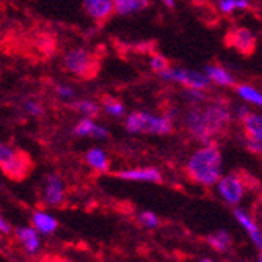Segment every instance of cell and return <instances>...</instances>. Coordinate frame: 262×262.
Returning a JSON list of instances; mask_svg holds the SVG:
<instances>
[{
  "label": "cell",
  "instance_id": "27",
  "mask_svg": "<svg viewBox=\"0 0 262 262\" xmlns=\"http://www.w3.org/2000/svg\"><path fill=\"white\" fill-rule=\"evenodd\" d=\"M54 94L57 96V99H60L63 102H71V101H76L77 99V91H76V88L71 85V83H66V82L55 83Z\"/></svg>",
  "mask_w": 262,
  "mask_h": 262
},
{
  "label": "cell",
  "instance_id": "25",
  "mask_svg": "<svg viewBox=\"0 0 262 262\" xmlns=\"http://www.w3.org/2000/svg\"><path fill=\"white\" fill-rule=\"evenodd\" d=\"M179 94H181V99L185 102L187 107L201 105L210 99L207 90H198V88H181Z\"/></svg>",
  "mask_w": 262,
  "mask_h": 262
},
{
  "label": "cell",
  "instance_id": "22",
  "mask_svg": "<svg viewBox=\"0 0 262 262\" xmlns=\"http://www.w3.org/2000/svg\"><path fill=\"white\" fill-rule=\"evenodd\" d=\"M102 105V112L113 118V120H123L127 115V108L124 105V102L121 99H116V98H112V96H105L101 102Z\"/></svg>",
  "mask_w": 262,
  "mask_h": 262
},
{
  "label": "cell",
  "instance_id": "21",
  "mask_svg": "<svg viewBox=\"0 0 262 262\" xmlns=\"http://www.w3.org/2000/svg\"><path fill=\"white\" fill-rule=\"evenodd\" d=\"M206 242L212 250H215L219 253H228L232 248V235L225 229H219L209 234L206 237Z\"/></svg>",
  "mask_w": 262,
  "mask_h": 262
},
{
  "label": "cell",
  "instance_id": "37",
  "mask_svg": "<svg viewBox=\"0 0 262 262\" xmlns=\"http://www.w3.org/2000/svg\"><path fill=\"white\" fill-rule=\"evenodd\" d=\"M257 262H262V260H260V259H259V260H257Z\"/></svg>",
  "mask_w": 262,
  "mask_h": 262
},
{
  "label": "cell",
  "instance_id": "6",
  "mask_svg": "<svg viewBox=\"0 0 262 262\" xmlns=\"http://www.w3.org/2000/svg\"><path fill=\"white\" fill-rule=\"evenodd\" d=\"M247 190H248V182L239 173L223 174L215 185L217 195L228 206H237L239 203H242V200L247 195Z\"/></svg>",
  "mask_w": 262,
  "mask_h": 262
},
{
  "label": "cell",
  "instance_id": "30",
  "mask_svg": "<svg viewBox=\"0 0 262 262\" xmlns=\"http://www.w3.org/2000/svg\"><path fill=\"white\" fill-rule=\"evenodd\" d=\"M253 107H250L248 104H245V102H239V104H235V105H232V110H234V118H235V120L237 121H241L242 120V118L251 110Z\"/></svg>",
  "mask_w": 262,
  "mask_h": 262
},
{
  "label": "cell",
  "instance_id": "34",
  "mask_svg": "<svg viewBox=\"0 0 262 262\" xmlns=\"http://www.w3.org/2000/svg\"><path fill=\"white\" fill-rule=\"evenodd\" d=\"M200 262H217V260H213V259H201Z\"/></svg>",
  "mask_w": 262,
  "mask_h": 262
},
{
  "label": "cell",
  "instance_id": "31",
  "mask_svg": "<svg viewBox=\"0 0 262 262\" xmlns=\"http://www.w3.org/2000/svg\"><path fill=\"white\" fill-rule=\"evenodd\" d=\"M0 232H2V235H8V234H11V232H13L11 223H10L5 217L0 219Z\"/></svg>",
  "mask_w": 262,
  "mask_h": 262
},
{
  "label": "cell",
  "instance_id": "3",
  "mask_svg": "<svg viewBox=\"0 0 262 262\" xmlns=\"http://www.w3.org/2000/svg\"><path fill=\"white\" fill-rule=\"evenodd\" d=\"M0 168L11 181H24L33 168V162L27 152L17 149L10 143L0 145Z\"/></svg>",
  "mask_w": 262,
  "mask_h": 262
},
{
  "label": "cell",
  "instance_id": "33",
  "mask_svg": "<svg viewBox=\"0 0 262 262\" xmlns=\"http://www.w3.org/2000/svg\"><path fill=\"white\" fill-rule=\"evenodd\" d=\"M55 262H73V260H69V259H55Z\"/></svg>",
  "mask_w": 262,
  "mask_h": 262
},
{
  "label": "cell",
  "instance_id": "38",
  "mask_svg": "<svg viewBox=\"0 0 262 262\" xmlns=\"http://www.w3.org/2000/svg\"><path fill=\"white\" fill-rule=\"evenodd\" d=\"M213 2H217V0H213Z\"/></svg>",
  "mask_w": 262,
  "mask_h": 262
},
{
  "label": "cell",
  "instance_id": "11",
  "mask_svg": "<svg viewBox=\"0 0 262 262\" xmlns=\"http://www.w3.org/2000/svg\"><path fill=\"white\" fill-rule=\"evenodd\" d=\"M82 8L93 22L102 24L115 14V0H82Z\"/></svg>",
  "mask_w": 262,
  "mask_h": 262
},
{
  "label": "cell",
  "instance_id": "5",
  "mask_svg": "<svg viewBox=\"0 0 262 262\" xmlns=\"http://www.w3.org/2000/svg\"><path fill=\"white\" fill-rule=\"evenodd\" d=\"M163 82L174 83L181 88H198V90H209L212 82L206 76L203 69H193L185 66H168L160 74H157Z\"/></svg>",
  "mask_w": 262,
  "mask_h": 262
},
{
  "label": "cell",
  "instance_id": "12",
  "mask_svg": "<svg viewBox=\"0 0 262 262\" xmlns=\"http://www.w3.org/2000/svg\"><path fill=\"white\" fill-rule=\"evenodd\" d=\"M232 215L234 219L237 220L244 231L248 234V237L251 239V242L260 250L262 248V228L256 223V220L253 219L251 213L247 210V209H242V207H235L232 210Z\"/></svg>",
  "mask_w": 262,
  "mask_h": 262
},
{
  "label": "cell",
  "instance_id": "16",
  "mask_svg": "<svg viewBox=\"0 0 262 262\" xmlns=\"http://www.w3.org/2000/svg\"><path fill=\"white\" fill-rule=\"evenodd\" d=\"M234 93H235V96L239 98V101L248 104L250 107L259 108V110L262 108V90L259 86L242 82L234 86Z\"/></svg>",
  "mask_w": 262,
  "mask_h": 262
},
{
  "label": "cell",
  "instance_id": "4",
  "mask_svg": "<svg viewBox=\"0 0 262 262\" xmlns=\"http://www.w3.org/2000/svg\"><path fill=\"white\" fill-rule=\"evenodd\" d=\"M63 68L71 76L77 79H93V76L99 69V63L94 52H91L86 47L79 46L64 52Z\"/></svg>",
  "mask_w": 262,
  "mask_h": 262
},
{
  "label": "cell",
  "instance_id": "36",
  "mask_svg": "<svg viewBox=\"0 0 262 262\" xmlns=\"http://www.w3.org/2000/svg\"><path fill=\"white\" fill-rule=\"evenodd\" d=\"M259 259L262 260V248H260V256H259Z\"/></svg>",
  "mask_w": 262,
  "mask_h": 262
},
{
  "label": "cell",
  "instance_id": "28",
  "mask_svg": "<svg viewBox=\"0 0 262 262\" xmlns=\"http://www.w3.org/2000/svg\"><path fill=\"white\" fill-rule=\"evenodd\" d=\"M137 220H138V223L143 228H148V229H156L159 226V223H160L159 217L156 215L154 212H151V210H141V212H138Z\"/></svg>",
  "mask_w": 262,
  "mask_h": 262
},
{
  "label": "cell",
  "instance_id": "2",
  "mask_svg": "<svg viewBox=\"0 0 262 262\" xmlns=\"http://www.w3.org/2000/svg\"><path fill=\"white\" fill-rule=\"evenodd\" d=\"M184 170L193 184L209 188L215 187L223 173V154L215 143H201L188 154Z\"/></svg>",
  "mask_w": 262,
  "mask_h": 262
},
{
  "label": "cell",
  "instance_id": "10",
  "mask_svg": "<svg viewBox=\"0 0 262 262\" xmlns=\"http://www.w3.org/2000/svg\"><path fill=\"white\" fill-rule=\"evenodd\" d=\"M73 134L79 138H94L99 141H104L110 137V132L104 124L98 123L94 118H86V116H82L74 124Z\"/></svg>",
  "mask_w": 262,
  "mask_h": 262
},
{
  "label": "cell",
  "instance_id": "32",
  "mask_svg": "<svg viewBox=\"0 0 262 262\" xmlns=\"http://www.w3.org/2000/svg\"><path fill=\"white\" fill-rule=\"evenodd\" d=\"M157 2H160L165 8H170V10L176 7V0H157Z\"/></svg>",
  "mask_w": 262,
  "mask_h": 262
},
{
  "label": "cell",
  "instance_id": "14",
  "mask_svg": "<svg viewBox=\"0 0 262 262\" xmlns=\"http://www.w3.org/2000/svg\"><path fill=\"white\" fill-rule=\"evenodd\" d=\"M14 237H16V241L20 244V247L26 250V253L30 256L36 254L41 248V234L38 232V229L33 225L16 228Z\"/></svg>",
  "mask_w": 262,
  "mask_h": 262
},
{
  "label": "cell",
  "instance_id": "9",
  "mask_svg": "<svg viewBox=\"0 0 262 262\" xmlns=\"http://www.w3.org/2000/svg\"><path fill=\"white\" fill-rule=\"evenodd\" d=\"M116 178L127 182H141V184H159L163 179V174L156 166H134L124 168L116 173Z\"/></svg>",
  "mask_w": 262,
  "mask_h": 262
},
{
  "label": "cell",
  "instance_id": "35",
  "mask_svg": "<svg viewBox=\"0 0 262 262\" xmlns=\"http://www.w3.org/2000/svg\"><path fill=\"white\" fill-rule=\"evenodd\" d=\"M260 215H262V196H260Z\"/></svg>",
  "mask_w": 262,
  "mask_h": 262
},
{
  "label": "cell",
  "instance_id": "8",
  "mask_svg": "<svg viewBox=\"0 0 262 262\" xmlns=\"http://www.w3.org/2000/svg\"><path fill=\"white\" fill-rule=\"evenodd\" d=\"M225 41L231 49H234L237 54L245 55V57L251 55L256 51V46H257L256 33L247 26H235L229 29Z\"/></svg>",
  "mask_w": 262,
  "mask_h": 262
},
{
  "label": "cell",
  "instance_id": "24",
  "mask_svg": "<svg viewBox=\"0 0 262 262\" xmlns=\"http://www.w3.org/2000/svg\"><path fill=\"white\" fill-rule=\"evenodd\" d=\"M73 108H74V112H77L79 115L86 116V118H96L102 112V105L90 98L73 101Z\"/></svg>",
  "mask_w": 262,
  "mask_h": 262
},
{
  "label": "cell",
  "instance_id": "20",
  "mask_svg": "<svg viewBox=\"0 0 262 262\" xmlns=\"http://www.w3.org/2000/svg\"><path fill=\"white\" fill-rule=\"evenodd\" d=\"M151 5V0H115V14L120 17H130L140 14Z\"/></svg>",
  "mask_w": 262,
  "mask_h": 262
},
{
  "label": "cell",
  "instance_id": "13",
  "mask_svg": "<svg viewBox=\"0 0 262 262\" xmlns=\"http://www.w3.org/2000/svg\"><path fill=\"white\" fill-rule=\"evenodd\" d=\"M206 76L212 82V85L220 86V88H234L237 85L235 76L231 69H228L225 64L220 63H210L203 68Z\"/></svg>",
  "mask_w": 262,
  "mask_h": 262
},
{
  "label": "cell",
  "instance_id": "15",
  "mask_svg": "<svg viewBox=\"0 0 262 262\" xmlns=\"http://www.w3.org/2000/svg\"><path fill=\"white\" fill-rule=\"evenodd\" d=\"M239 123L244 132V138L262 141V112L259 108H251Z\"/></svg>",
  "mask_w": 262,
  "mask_h": 262
},
{
  "label": "cell",
  "instance_id": "18",
  "mask_svg": "<svg viewBox=\"0 0 262 262\" xmlns=\"http://www.w3.org/2000/svg\"><path fill=\"white\" fill-rule=\"evenodd\" d=\"M32 225L38 229L41 235H51L58 229L57 219L47 210L38 209L32 213Z\"/></svg>",
  "mask_w": 262,
  "mask_h": 262
},
{
  "label": "cell",
  "instance_id": "19",
  "mask_svg": "<svg viewBox=\"0 0 262 262\" xmlns=\"http://www.w3.org/2000/svg\"><path fill=\"white\" fill-rule=\"evenodd\" d=\"M85 162L91 170L98 173H107L110 170V159L104 148L93 146L85 152Z\"/></svg>",
  "mask_w": 262,
  "mask_h": 262
},
{
  "label": "cell",
  "instance_id": "7",
  "mask_svg": "<svg viewBox=\"0 0 262 262\" xmlns=\"http://www.w3.org/2000/svg\"><path fill=\"white\" fill-rule=\"evenodd\" d=\"M41 200L47 207H60L66 201V184L58 173H49L42 179Z\"/></svg>",
  "mask_w": 262,
  "mask_h": 262
},
{
  "label": "cell",
  "instance_id": "26",
  "mask_svg": "<svg viewBox=\"0 0 262 262\" xmlns=\"http://www.w3.org/2000/svg\"><path fill=\"white\" fill-rule=\"evenodd\" d=\"M20 110L26 113L27 116L32 118H39L44 113V105L39 99L36 98H24L20 102Z\"/></svg>",
  "mask_w": 262,
  "mask_h": 262
},
{
  "label": "cell",
  "instance_id": "29",
  "mask_svg": "<svg viewBox=\"0 0 262 262\" xmlns=\"http://www.w3.org/2000/svg\"><path fill=\"white\" fill-rule=\"evenodd\" d=\"M170 66V61L166 60V57H163L162 54H152L149 57V68L151 71H154L156 74H160L162 71H165Z\"/></svg>",
  "mask_w": 262,
  "mask_h": 262
},
{
  "label": "cell",
  "instance_id": "17",
  "mask_svg": "<svg viewBox=\"0 0 262 262\" xmlns=\"http://www.w3.org/2000/svg\"><path fill=\"white\" fill-rule=\"evenodd\" d=\"M148 120H149V110L129 112L124 118V129L130 135H143L146 134Z\"/></svg>",
  "mask_w": 262,
  "mask_h": 262
},
{
  "label": "cell",
  "instance_id": "1",
  "mask_svg": "<svg viewBox=\"0 0 262 262\" xmlns=\"http://www.w3.org/2000/svg\"><path fill=\"white\" fill-rule=\"evenodd\" d=\"M232 105L222 98H213L201 105L185 107L179 121L184 130L200 143H213L232 124Z\"/></svg>",
  "mask_w": 262,
  "mask_h": 262
},
{
  "label": "cell",
  "instance_id": "23",
  "mask_svg": "<svg viewBox=\"0 0 262 262\" xmlns=\"http://www.w3.org/2000/svg\"><path fill=\"white\" fill-rule=\"evenodd\" d=\"M217 10L223 16H231L237 11H247L251 8L253 0H217Z\"/></svg>",
  "mask_w": 262,
  "mask_h": 262
}]
</instances>
